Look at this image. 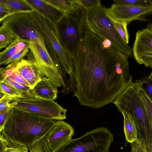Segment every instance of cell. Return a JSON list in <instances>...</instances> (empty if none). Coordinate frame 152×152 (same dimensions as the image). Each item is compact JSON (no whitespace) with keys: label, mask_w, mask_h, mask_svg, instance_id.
Instances as JSON below:
<instances>
[{"label":"cell","mask_w":152,"mask_h":152,"mask_svg":"<svg viewBox=\"0 0 152 152\" xmlns=\"http://www.w3.org/2000/svg\"><path fill=\"white\" fill-rule=\"evenodd\" d=\"M129 57L111 42L86 28L77 53L70 87L82 105L98 108L113 102L133 82Z\"/></svg>","instance_id":"cell-1"},{"label":"cell","mask_w":152,"mask_h":152,"mask_svg":"<svg viewBox=\"0 0 152 152\" xmlns=\"http://www.w3.org/2000/svg\"><path fill=\"white\" fill-rule=\"evenodd\" d=\"M56 121L13 108L0 132L8 141L29 148L44 138Z\"/></svg>","instance_id":"cell-2"},{"label":"cell","mask_w":152,"mask_h":152,"mask_svg":"<svg viewBox=\"0 0 152 152\" xmlns=\"http://www.w3.org/2000/svg\"><path fill=\"white\" fill-rule=\"evenodd\" d=\"M113 102L120 112H125L131 116L138 137L144 140L147 152H152V125L136 83L133 82Z\"/></svg>","instance_id":"cell-3"},{"label":"cell","mask_w":152,"mask_h":152,"mask_svg":"<svg viewBox=\"0 0 152 152\" xmlns=\"http://www.w3.org/2000/svg\"><path fill=\"white\" fill-rule=\"evenodd\" d=\"M86 10L78 5L65 13L55 23L61 43L72 58L82 44L86 27Z\"/></svg>","instance_id":"cell-4"},{"label":"cell","mask_w":152,"mask_h":152,"mask_svg":"<svg viewBox=\"0 0 152 152\" xmlns=\"http://www.w3.org/2000/svg\"><path fill=\"white\" fill-rule=\"evenodd\" d=\"M104 6L86 10V26L90 31L110 41L115 49L127 56H133L132 48L123 40L115 29L113 21L107 15Z\"/></svg>","instance_id":"cell-5"},{"label":"cell","mask_w":152,"mask_h":152,"mask_svg":"<svg viewBox=\"0 0 152 152\" xmlns=\"http://www.w3.org/2000/svg\"><path fill=\"white\" fill-rule=\"evenodd\" d=\"M32 14L53 58L58 61L69 77L72 76L74 69L72 58L61 43L55 24L35 11L32 12Z\"/></svg>","instance_id":"cell-6"},{"label":"cell","mask_w":152,"mask_h":152,"mask_svg":"<svg viewBox=\"0 0 152 152\" xmlns=\"http://www.w3.org/2000/svg\"><path fill=\"white\" fill-rule=\"evenodd\" d=\"M113 137L108 129L100 127L72 139L56 152H109Z\"/></svg>","instance_id":"cell-7"},{"label":"cell","mask_w":152,"mask_h":152,"mask_svg":"<svg viewBox=\"0 0 152 152\" xmlns=\"http://www.w3.org/2000/svg\"><path fill=\"white\" fill-rule=\"evenodd\" d=\"M15 36L28 43L38 44L47 49L43 37L32 12L11 14L0 23Z\"/></svg>","instance_id":"cell-8"},{"label":"cell","mask_w":152,"mask_h":152,"mask_svg":"<svg viewBox=\"0 0 152 152\" xmlns=\"http://www.w3.org/2000/svg\"><path fill=\"white\" fill-rule=\"evenodd\" d=\"M13 108L50 119L62 121L66 118V110L53 100L18 99Z\"/></svg>","instance_id":"cell-9"},{"label":"cell","mask_w":152,"mask_h":152,"mask_svg":"<svg viewBox=\"0 0 152 152\" xmlns=\"http://www.w3.org/2000/svg\"><path fill=\"white\" fill-rule=\"evenodd\" d=\"M34 59L31 60L42 76L49 79L57 87L62 85L60 75L54 59L47 49L35 43H29Z\"/></svg>","instance_id":"cell-10"},{"label":"cell","mask_w":152,"mask_h":152,"mask_svg":"<svg viewBox=\"0 0 152 152\" xmlns=\"http://www.w3.org/2000/svg\"><path fill=\"white\" fill-rule=\"evenodd\" d=\"M133 55L137 62L152 68V23L137 31L133 47Z\"/></svg>","instance_id":"cell-11"},{"label":"cell","mask_w":152,"mask_h":152,"mask_svg":"<svg viewBox=\"0 0 152 152\" xmlns=\"http://www.w3.org/2000/svg\"><path fill=\"white\" fill-rule=\"evenodd\" d=\"M106 13L113 21L124 22L128 25L135 20L148 21L146 17L152 15V6L137 7L114 3L107 8Z\"/></svg>","instance_id":"cell-12"},{"label":"cell","mask_w":152,"mask_h":152,"mask_svg":"<svg viewBox=\"0 0 152 152\" xmlns=\"http://www.w3.org/2000/svg\"><path fill=\"white\" fill-rule=\"evenodd\" d=\"M75 134L70 125L63 121H58L45 138L51 152H56L71 140Z\"/></svg>","instance_id":"cell-13"},{"label":"cell","mask_w":152,"mask_h":152,"mask_svg":"<svg viewBox=\"0 0 152 152\" xmlns=\"http://www.w3.org/2000/svg\"><path fill=\"white\" fill-rule=\"evenodd\" d=\"M36 12L55 23L63 17L64 13L49 4L44 0H26Z\"/></svg>","instance_id":"cell-14"},{"label":"cell","mask_w":152,"mask_h":152,"mask_svg":"<svg viewBox=\"0 0 152 152\" xmlns=\"http://www.w3.org/2000/svg\"><path fill=\"white\" fill-rule=\"evenodd\" d=\"M17 69L29 84L31 89L41 80L43 77L31 60L22 59L18 63Z\"/></svg>","instance_id":"cell-15"},{"label":"cell","mask_w":152,"mask_h":152,"mask_svg":"<svg viewBox=\"0 0 152 152\" xmlns=\"http://www.w3.org/2000/svg\"><path fill=\"white\" fill-rule=\"evenodd\" d=\"M36 98L54 100L57 97V87L48 78L43 76L32 89Z\"/></svg>","instance_id":"cell-16"},{"label":"cell","mask_w":152,"mask_h":152,"mask_svg":"<svg viewBox=\"0 0 152 152\" xmlns=\"http://www.w3.org/2000/svg\"><path fill=\"white\" fill-rule=\"evenodd\" d=\"M29 43L19 39H15L0 53V65L4 64L13 55L28 47Z\"/></svg>","instance_id":"cell-17"},{"label":"cell","mask_w":152,"mask_h":152,"mask_svg":"<svg viewBox=\"0 0 152 152\" xmlns=\"http://www.w3.org/2000/svg\"><path fill=\"white\" fill-rule=\"evenodd\" d=\"M0 4L5 6L11 14L21 12H32L33 8L26 0H0Z\"/></svg>","instance_id":"cell-18"},{"label":"cell","mask_w":152,"mask_h":152,"mask_svg":"<svg viewBox=\"0 0 152 152\" xmlns=\"http://www.w3.org/2000/svg\"><path fill=\"white\" fill-rule=\"evenodd\" d=\"M123 116L124 132L126 140L132 143L138 138V133L135 124L131 116L125 112L121 113Z\"/></svg>","instance_id":"cell-19"},{"label":"cell","mask_w":152,"mask_h":152,"mask_svg":"<svg viewBox=\"0 0 152 152\" xmlns=\"http://www.w3.org/2000/svg\"><path fill=\"white\" fill-rule=\"evenodd\" d=\"M64 13L67 12L79 4L76 0H44Z\"/></svg>","instance_id":"cell-20"},{"label":"cell","mask_w":152,"mask_h":152,"mask_svg":"<svg viewBox=\"0 0 152 152\" xmlns=\"http://www.w3.org/2000/svg\"><path fill=\"white\" fill-rule=\"evenodd\" d=\"M0 92L10 96L19 99H28L27 96L4 81H0Z\"/></svg>","instance_id":"cell-21"},{"label":"cell","mask_w":152,"mask_h":152,"mask_svg":"<svg viewBox=\"0 0 152 152\" xmlns=\"http://www.w3.org/2000/svg\"><path fill=\"white\" fill-rule=\"evenodd\" d=\"M0 92V113L12 109L16 105L18 98Z\"/></svg>","instance_id":"cell-22"},{"label":"cell","mask_w":152,"mask_h":152,"mask_svg":"<svg viewBox=\"0 0 152 152\" xmlns=\"http://www.w3.org/2000/svg\"><path fill=\"white\" fill-rule=\"evenodd\" d=\"M15 38L4 26L0 28V49L6 48Z\"/></svg>","instance_id":"cell-23"},{"label":"cell","mask_w":152,"mask_h":152,"mask_svg":"<svg viewBox=\"0 0 152 152\" xmlns=\"http://www.w3.org/2000/svg\"><path fill=\"white\" fill-rule=\"evenodd\" d=\"M138 92L145 106L152 125V102L147 95L138 80L135 82Z\"/></svg>","instance_id":"cell-24"},{"label":"cell","mask_w":152,"mask_h":152,"mask_svg":"<svg viewBox=\"0 0 152 152\" xmlns=\"http://www.w3.org/2000/svg\"><path fill=\"white\" fill-rule=\"evenodd\" d=\"M114 26L118 34L124 41L127 44L129 42V35L127 30L128 24L126 22L113 21Z\"/></svg>","instance_id":"cell-25"},{"label":"cell","mask_w":152,"mask_h":152,"mask_svg":"<svg viewBox=\"0 0 152 152\" xmlns=\"http://www.w3.org/2000/svg\"><path fill=\"white\" fill-rule=\"evenodd\" d=\"M116 4L137 7L152 6V1L151 0H114Z\"/></svg>","instance_id":"cell-26"},{"label":"cell","mask_w":152,"mask_h":152,"mask_svg":"<svg viewBox=\"0 0 152 152\" xmlns=\"http://www.w3.org/2000/svg\"><path fill=\"white\" fill-rule=\"evenodd\" d=\"M21 59L9 64L5 68H0V81H4L12 74L17 69L18 64Z\"/></svg>","instance_id":"cell-27"},{"label":"cell","mask_w":152,"mask_h":152,"mask_svg":"<svg viewBox=\"0 0 152 152\" xmlns=\"http://www.w3.org/2000/svg\"><path fill=\"white\" fill-rule=\"evenodd\" d=\"M145 92L152 102V79L150 76L138 80Z\"/></svg>","instance_id":"cell-28"},{"label":"cell","mask_w":152,"mask_h":152,"mask_svg":"<svg viewBox=\"0 0 152 152\" xmlns=\"http://www.w3.org/2000/svg\"><path fill=\"white\" fill-rule=\"evenodd\" d=\"M29 152H51L45 137L29 148Z\"/></svg>","instance_id":"cell-29"},{"label":"cell","mask_w":152,"mask_h":152,"mask_svg":"<svg viewBox=\"0 0 152 152\" xmlns=\"http://www.w3.org/2000/svg\"><path fill=\"white\" fill-rule=\"evenodd\" d=\"M131 144L130 152H147L145 142L142 138L138 137Z\"/></svg>","instance_id":"cell-30"},{"label":"cell","mask_w":152,"mask_h":152,"mask_svg":"<svg viewBox=\"0 0 152 152\" xmlns=\"http://www.w3.org/2000/svg\"><path fill=\"white\" fill-rule=\"evenodd\" d=\"M77 3L86 10L101 6L99 0H76Z\"/></svg>","instance_id":"cell-31"},{"label":"cell","mask_w":152,"mask_h":152,"mask_svg":"<svg viewBox=\"0 0 152 152\" xmlns=\"http://www.w3.org/2000/svg\"><path fill=\"white\" fill-rule=\"evenodd\" d=\"M9 141V145L4 152H29L28 147L16 142Z\"/></svg>","instance_id":"cell-32"},{"label":"cell","mask_w":152,"mask_h":152,"mask_svg":"<svg viewBox=\"0 0 152 152\" xmlns=\"http://www.w3.org/2000/svg\"><path fill=\"white\" fill-rule=\"evenodd\" d=\"M7 78L17 83L27 86L30 88L29 84L19 72L17 69L10 76Z\"/></svg>","instance_id":"cell-33"},{"label":"cell","mask_w":152,"mask_h":152,"mask_svg":"<svg viewBox=\"0 0 152 152\" xmlns=\"http://www.w3.org/2000/svg\"><path fill=\"white\" fill-rule=\"evenodd\" d=\"M29 49V47H27L13 55L4 64L6 65L17 61L20 60L28 52Z\"/></svg>","instance_id":"cell-34"},{"label":"cell","mask_w":152,"mask_h":152,"mask_svg":"<svg viewBox=\"0 0 152 152\" xmlns=\"http://www.w3.org/2000/svg\"><path fill=\"white\" fill-rule=\"evenodd\" d=\"M12 109L0 113V131L2 129L7 120L11 114Z\"/></svg>","instance_id":"cell-35"},{"label":"cell","mask_w":152,"mask_h":152,"mask_svg":"<svg viewBox=\"0 0 152 152\" xmlns=\"http://www.w3.org/2000/svg\"><path fill=\"white\" fill-rule=\"evenodd\" d=\"M11 14L9 10L4 5L0 4V23L7 16Z\"/></svg>","instance_id":"cell-36"},{"label":"cell","mask_w":152,"mask_h":152,"mask_svg":"<svg viewBox=\"0 0 152 152\" xmlns=\"http://www.w3.org/2000/svg\"><path fill=\"white\" fill-rule=\"evenodd\" d=\"M9 144V141L0 133V152H4Z\"/></svg>","instance_id":"cell-37"},{"label":"cell","mask_w":152,"mask_h":152,"mask_svg":"<svg viewBox=\"0 0 152 152\" xmlns=\"http://www.w3.org/2000/svg\"><path fill=\"white\" fill-rule=\"evenodd\" d=\"M150 76V77L152 79V71L151 72V73L150 75H149Z\"/></svg>","instance_id":"cell-38"}]
</instances>
